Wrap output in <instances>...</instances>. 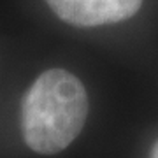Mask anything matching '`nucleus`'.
<instances>
[{
	"label": "nucleus",
	"mask_w": 158,
	"mask_h": 158,
	"mask_svg": "<svg viewBox=\"0 0 158 158\" xmlns=\"http://www.w3.org/2000/svg\"><path fill=\"white\" fill-rule=\"evenodd\" d=\"M86 114L88 95L83 83L63 69H49L23 98V139L35 153L56 155L81 134Z\"/></svg>",
	"instance_id": "1"
},
{
	"label": "nucleus",
	"mask_w": 158,
	"mask_h": 158,
	"mask_svg": "<svg viewBox=\"0 0 158 158\" xmlns=\"http://www.w3.org/2000/svg\"><path fill=\"white\" fill-rule=\"evenodd\" d=\"M151 158H158V141L155 142V146L151 149Z\"/></svg>",
	"instance_id": "3"
},
{
	"label": "nucleus",
	"mask_w": 158,
	"mask_h": 158,
	"mask_svg": "<svg viewBox=\"0 0 158 158\" xmlns=\"http://www.w3.org/2000/svg\"><path fill=\"white\" fill-rule=\"evenodd\" d=\"M60 19L74 27H100L128 19L142 0H46Z\"/></svg>",
	"instance_id": "2"
}]
</instances>
